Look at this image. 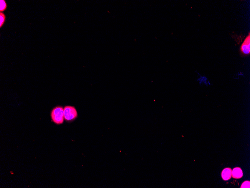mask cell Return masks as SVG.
<instances>
[{"label": "cell", "instance_id": "cell-7", "mask_svg": "<svg viewBox=\"0 0 250 188\" xmlns=\"http://www.w3.org/2000/svg\"><path fill=\"white\" fill-rule=\"evenodd\" d=\"M0 26L1 27L3 25L5 21V16L4 13L1 12L0 13Z\"/></svg>", "mask_w": 250, "mask_h": 188}, {"label": "cell", "instance_id": "cell-5", "mask_svg": "<svg viewBox=\"0 0 250 188\" xmlns=\"http://www.w3.org/2000/svg\"><path fill=\"white\" fill-rule=\"evenodd\" d=\"M243 176L242 169L239 167L234 168L232 171V176L234 179H240L242 178Z\"/></svg>", "mask_w": 250, "mask_h": 188}, {"label": "cell", "instance_id": "cell-3", "mask_svg": "<svg viewBox=\"0 0 250 188\" xmlns=\"http://www.w3.org/2000/svg\"><path fill=\"white\" fill-rule=\"evenodd\" d=\"M240 51L244 55H249L250 53V35L247 36L240 48Z\"/></svg>", "mask_w": 250, "mask_h": 188}, {"label": "cell", "instance_id": "cell-8", "mask_svg": "<svg viewBox=\"0 0 250 188\" xmlns=\"http://www.w3.org/2000/svg\"><path fill=\"white\" fill-rule=\"evenodd\" d=\"M250 182L249 181H245L242 184L241 188H249L250 187Z\"/></svg>", "mask_w": 250, "mask_h": 188}, {"label": "cell", "instance_id": "cell-2", "mask_svg": "<svg viewBox=\"0 0 250 188\" xmlns=\"http://www.w3.org/2000/svg\"><path fill=\"white\" fill-rule=\"evenodd\" d=\"M64 111L65 119L66 121H73L78 117L77 111L74 107L66 106L64 108Z\"/></svg>", "mask_w": 250, "mask_h": 188}, {"label": "cell", "instance_id": "cell-1", "mask_svg": "<svg viewBox=\"0 0 250 188\" xmlns=\"http://www.w3.org/2000/svg\"><path fill=\"white\" fill-rule=\"evenodd\" d=\"M51 116L54 123L57 125L62 124L65 119L64 108L60 106L55 107L51 111Z\"/></svg>", "mask_w": 250, "mask_h": 188}, {"label": "cell", "instance_id": "cell-4", "mask_svg": "<svg viewBox=\"0 0 250 188\" xmlns=\"http://www.w3.org/2000/svg\"><path fill=\"white\" fill-rule=\"evenodd\" d=\"M232 171V170L230 168H226L223 170L221 173L222 177L223 180H228L231 178Z\"/></svg>", "mask_w": 250, "mask_h": 188}, {"label": "cell", "instance_id": "cell-6", "mask_svg": "<svg viewBox=\"0 0 250 188\" xmlns=\"http://www.w3.org/2000/svg\"><path fill=\"white\" fill-rule=\"evenodd\" d=\"M7 5L6 2L4 0L0 1V11L3 12L6 9Z\"/></svg>", "mask_w": 250, "mask_h": 188}]
</instances>
